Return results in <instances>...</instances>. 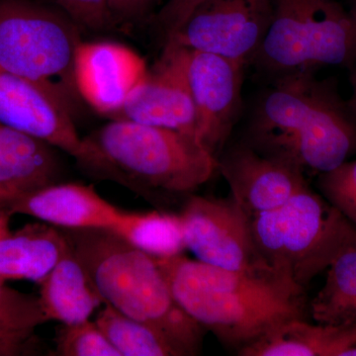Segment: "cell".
Returning a JSON list of instances; mask_svg holds the SVG:
<instances>
[{"mask_svg": "<svg viewBox=\"0 0 356 356\" xmlns=\"http://www.w3.org/2000/svg\"><path fill=\"white\" fill-rule=\"evenodd\" d=\"M356 346V325H314L297 318L276 325L240 356H343Z\"/></svg>", "mask_w": 356, "mask_h": 356, "instance_id": "cell-17", "label": "cell"}, {"mask_svg": "<svg viewBox=\"0 0 356 356\" xmlns=\"http://www.w3.org/2000/svg\"><path fill=\"white\" fill-rule=\"evenodd\" d=\"M104 304L153 327L178 356L197 355L205 330L173 298L154 255L105 229H62Z\"/></svg>", "mask_w": 356, "mask_h": 356, "instance_id": "cell-4", "label": "cell"}, {"mask_svg": "<svg viewBox=\"0 0 356 356\" xmlns=\"http://www.w3.org/2000/svg\"><path fill=\"white\" fill-rule=\"evenodd\" d=\"M55 147L0 124V208L9 201L56 184L60 163Z\"/></svg>", "mask_w": 356, "mask_h": 356, "instance_id": "cell-16", "label": "cell"}, {"mask_svg": "<svg viewBox=\"0 0 356 356\" xmlns=\"http://www.w3.org/2000/svg\"><path fill=\"white\" fill-rule=\"evenodd\" d=\"M56 356H120L100 327L90 320L62 325L55 339Z\"/></svg>", "mask_w": 356, "mask_h": 356, "instance_id": "cell-24", "label": "cell"}, {"mask_svg": "<svg viewBox=\"0 0 356 356\" xmlns=\"http://www.w3.org/2000/svg\"><path fill=\"white\" fill-rule=\"evenodd\" d=\"M2 209L10 216L26 215L60 229L113 232L118 231L126 215L90 185L58 182L9 201Z\"/></svg>", "mask_w": 356, "mask_h": 356, "instance_id": "cell-15", "label": "cell"}, {"mask_svg": "<svg viewBox=\"0 0 356 356\" xmlns=\"http://www.w3.org/2000/svg\"><path fill=\"white\" fill-rule=\"evenodd\" d=\"M255 104L248 144L302 170L324 173L356 152L355 115L312 70L274 77Z\"/></svg>", "mask_w": 356, "mask_h": 356, "instance_id": "cell-2", "label": "cell"}, {"mask_svg": "<svg viewBox=\"0 0 356 356\" xmlns=\"http://www.w3.org/2000/svg\"><path fill=\"white\" fill-rule=\"evenodd\" d=\"M350 11L356 19V0H350Z\"/></svg>", "mask_w": 356, "mask_h": 356, "instance_id": "cell-30", "label": "cell"}, {"mask_svg": "<svg viewBox=\"0 0 356 356\" xmlns=\"http://www.w3.org/2000/svg\"><path fill=\"white\" fill-rule=\"evenodd\" d=\"M96 324L120 356H178L161 332L104 304Z\"/></svg>", "mask_w": 356, "mask_h": 356, "instance_id": "cell-22", "label": "cell"}, {"mask_svg": "<svg viewBox=\"0 0 356 356\" xmlns=\"http://www.w3.org/2000/svg\"><path fill=\"white\" fill-rule=\"evenodd\" d=\"M79 27L63 11L32 0H0V67L44 86L72 113Z\"/></svg>", "mask_w": 356, "mask_h": 356, "instance_id": "cell-7", "label": "cell"}, {"mask_svg": "<svg viewBox=\"0 0 356 356\" xmlns=\"http://www.w3.org/2000/svg\"><path fill=\"white\" fill-rule=\"evenodd\" d=\"M318 188L323 197L356 227V159L320 173Z\"/></svg>", "mask_w": 356, "mask_h": 356, "instance_id": "cell-25", "label": "cell"}, {"mask_svg": "<svg viewBox=\"0 0 356 356\" xmlns=\"http://www.w3.org/2000/svg\"><path fill=\"white\" fill-rule=\"evenodd\" d=\"M39 299L47 321L62 325L88 321L96 309L104 305L102 295L70 243L69 250L40 283Z\"/></svg>", "mask_w": 356, "mask_h": 356, "instance_id": "cell-19", "label": "cell"}, {"mask_svg": "<svg viewBox=\"0 0 356 356\" xmlns=\"http://www.w3.org/2000/svg\"><path fill=\"white\" fill-rule=\"evenodd\" d=\"M72 113L44 86L0 67V124L77 159L83 139Z\"/></svg>", "mask_w": 356, "mask_h": 356, "instance_id": "cell-12", "label": "cell"}, {"mask_svg": "<svg viewBox=\"0 0 356 356\" xmlns=\"http://www.w3.org/2000/svg\"><path fill=\"white\" fill-rule=\"evenodd\" d=\"M188 55L187 49L166 42L158 62L147 70L146 76L111 120L170 129L196 138L195 107L187 72Z\"/></svg>", "mask_w": 356, "mask_h": 356, "instance_id": "cell-10", "label": "cell"}, {"mask_svg": "<svg viewBox=\"0 0 356 356\" xmlns=\"http://www.w3.org/2000/svg\"><path fill=\"white\" fill-rule=\"evenodd\" d=\"M154 259L178 305L236 353L276 325L305 318V291L275 276L227 270L182 254Z\"/></svg>", "mask_w": 356, "mask_h": 356, "instance_id": "cell-1", "label": "cell"}, {"mask_svg": "<svg viewBox=\"0 0 356 356\" xmlns=\"http://www.w3.org/2000/svg\"><path fill=\"white\" fill-rule=\"evenodd\" d=\"M179 216L185 247L198 261L236 273L275 276L259 259L248 217L231 195L189 196Z\"/></svg>", "mask_w": 356, "mask_h": 356, "instance_id": "cell-9", "label": "cell"}, {"mask_svg": "<svg viewBox=\"0 0 356 356\" xmlns=\"http://www.w3.org/2000/svg\"><path fill=\"white\" fill-rule=\"evenodd\" d=\"M147 70L139 54L113 42L81 41L74 56V81L79 97L110 119L120 111Z\"/></svg>", "mask_w": 356, "mask_h": 356, "instance_id": "cell-14", "label": "cell"}, {"mask_svg": "<svg viewBox=\"0 0 356 356\" xmlns=\"http://www.w3.org/2000/svg\"><path fill=\"white\" fill-rule=\"evenodd\" d=\"M203 0H168L156 16V21L165 36L177 31L193 9Z\"/></svg>", "mask_w": 356, "mask_h": 356, "instance_id": "cell-27", "label": "cell"}, {"mask_svg": "<svg viewBox=\"0 0 356 356\" xmlns=\"http://www.w3.org/2000/svg\"><path fill=\"white\" fill-rule=\"evenodd\" d=\"M76 161L149 200L188 198L219 170V159L194 136L125 120L84 138Z\"/></svg>", "mask_w": 356, "mask_h": 356, "instance_id": "cell-3", "label": "cell"}, {"mask_svg": "<svg viewBox=\"0 0 356 356\" xmlns=\"http://www.w3.org/2000/svg\"><path fill=\"white\" fill-rule=\"evenodd\" d=\"M219 170L229 195L248 218L282 205L308 186L299 166L262 154L247 142L220 156Z\"/></svg>", "mask_w": 356, "mask_h": 356, "instance_id": "cell-13", "label": "cell"}, {"mask_svg": "<svg viewBox=\"0 0 356 356\" xmlns=\"http://www.w3.org/2000/svg\"><path fill=\"white\" fill-rule=\"evenodd\" d=\"M245 65L236 60L189 51V86L196 114V138L218 159L242 107Z\"/></svg>", "mask_w": 356, "mask_h": 356, "instance_id": "cell-11", "label": "cell"}, {"mask_svg": "<svg viewBox=\"0 0 356 356\" xmlns=\"http://www.w3.org/2000/svg\"><path fill=\"white\" fill-rule=\"evenodd\" d=\"M248 224L264 266L304 291L329 267L356 229L309 186L282 205L248 218Z\"/></svg>", "mask_w": 356, "mask_h": 356, "instance_id": "cell-5", "label": "cell"}, {"mask_svg": "<svg viewBox=\"0 0 356 356\" xmlns=\"http://www.w3.org/2000/svg\"><path fill=\"white\" fill-rule=\"evenodd\" d=\"M48 323L39 296L18 291L0 282V336L39 355L41 344L37 329Z\"/></svg>", "mask_w": 356, "mask_h": 356, "instance_id": "cell-23", "label": "cell"}, {"mask_svg": "<svg viewBox=\"0 0 356 356\" xmlns=\"http://www.w3.org/2000/svg\"><path fill=\"white\" fill-rule=\"evenodd\" d=\"M64 232L47 222L25 225L0 238V282L40 283L69 250Z\"/></svg>", "mask_w": 356, "mask_h": 356, "instance_id": "cell-18", "label": "cell"}, {"mask_svg": "<svg viewBox=\"0 0 356 356\" xmlns=\"http://www.w3.org/2000/svg\"><path fill=\"white\" fill-rule=\"evenodd\" d=\"M10 215L0 208V238L7 235L10 232L9 229V220Z\"/></svg>", "mask_w": 356, "mask_h": 356, "instance_id": "cell-29", "label": "cell"}, {"mask_svg": "<svg viewBox=\"0 0 356 356\" xmlns=\"http://www.w3.org/2000/svg\"><path fill=\"white\" fill-rule=\"evenodd\" d=\"M343 356H356V346L343 353Z\"/></svg>", "mask_w": 356, "mask_h": 356, "instance_id": "cell-31", "label": "cell"}, {"mask_svg": "<svg viewBox=\"0 0 356 356\" xmlns=\"http://www.w3.org/2000/svg\"><path fill=\"white\" fill-rule=\"evenodd\" d=\"M115 233L154 257H173L186 250L179 214L126 211L123 224Z\"/></svg>", "mask_w": 356, "mask_h": 356, "instance_id": "cell-21", "label": "cell"}, {"mask_svg": "<svg viewBox=\"0 0 356 356\" xmlns=\"http://www.w3.org/2000/svg\"><path fill=\"white\" fill-rule=\"evenodd\" d=\"M350 86H351V96L350 99L348 100V105L356 117V67L351 70L350 74Z\"/></svg>", "mask_w": 356, "mask_h": 356, "instance_id": "cell-28", "label": "cell"}, {"mask_svg": "<svg viewBox=\"0 0 356 356\" xmlns=\"http://www.w3.org/2000/svg\"><path fill=\"white\" fill-rule=\"evenodd\" d=\"M309 310L320 324L356 325V229L327 267L324 286Z\"/></svg>", "mask_w": 356, "mask_h": 356, "instance_id": "cell-20", "label": "cell"}, {"mask_svg": "<svg viewBox=\"0 0 356 356\" xmlns=\"http://www.w3.org/2000/svg\"><path fill=\"white\" fill-rule=\"evenodd\" d=\"M273 18V0H203L166 42L250 65Z\"/></svg>", "mask_w": 356, "mask_h": 356, "instance_id": "cell-8", "label": "cell"}, {"mask_svg": "<svg viewBox=\"0 0 356 356\" xmlns=\"http://www.w3.org/2000/svg\"><path fill=\"white\" fill-rule=\"evenodd\" d=\"M356 64V19L337 0H273V18L250 65L277 77Z\"/></svg>", "mask_w": 356, "mask_h": 356, "instance_id": "cell-6", "label": "cell"}, {"mask_svg": "<svg viewBox=\"0 0 356 356\" xmlns=\"http://www.w3.org/2000/svg\"><path fill=\"white\" fill-rule=\"evenodd\" d=\"M79 28L100 31L113 22L109 0H54Z\"/></svg>", "mask_w": 356, "mask_h": 356, "instance_id": "cell-26", "label": "cell"}]
</instances>
